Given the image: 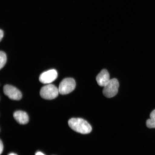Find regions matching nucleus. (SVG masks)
Listing matches in <instances>:
<instances>
[{"label":"nucleus","mask_w":155,"mask_h":155,"mask_svg":"<svg viewBox=\"0 0 155 155\" xmlns=\"http://www.w3.org/2000/svg\"><path fill=\"white\" fill-rule=\"evenodd\" d=\"M3 91L5 95L11 100H19L22 98V93L18 89L11 85H5L4 87Z\"/></svg>","instance_id":"obj_5"},{"label":"nucleus","mask_w":155,"mask_h":155,"mask_svg":"<svg viewBox=\"0 0 155 155\" xmlns=\"http://www.w3.org/2000/svg\"><path fill=\"white\" fill-rule=\"evenodd\" d=\"M96 80L100 86L104 87L110 80V75L106 69H103L97 75Z\"/></svg>","instance_id":"obj_7"},{"label":"nucleus","mask_w":155,"mask_h":155,"mask_svg":"<svg viewBox=\"0 0 155 155\" xmlns=\"http://www.w3.org/2000/svg\"><path fill=\"white\" fill-rule=\"evenodd\" d=\"M13 117L20 124H26L29 121V117L26 112L22 111H17L13 114Z\"/></svg>","instance_id":"obj_8"},{"label":"nucleus","mask_w":155,"mask_h":155,"mask_svg":"<svg viewBox=\"0 0 155 155\" xmlns=\"http://www.w3.org/2000/svg\"><path fill=\"white\" fill-rule=\"evenodd\" d=\"M35 155H45L43 153H42L40 152H36L35 154Z\"/></svg>","instance_id":"obj_13"},{"label":"nucleus","mask_w":155,"mask_h":155,"mask_svg":"<svg viewBox=\"0 0 155 155\" xmlns=\"http://www.w3.org/2000/svg\"><path fill=\"white\" fill-rule=\"evenodd\" d=\"M150 117V119L147 121V126L149 128H155V110L151 112Z\"/></svg>","instance_id":"obj_9"},{"label":"nucleus","mask_w":155,"mask_h":155,"mask_svg":"<svg viewBox=\"0 0 155 155\" xmlns=\"http://www.w3.org/2000/svg\"><path fill=\"white\" fill-rule=\"evenodd\" d=\"M76 86V83L72 78H66L64 79L60 83L59 88V93L62 95L69 94L73 91Z\"/></svg>","instance_id":"obj_4"},{"label":"nucleus","mask_w":155,"mask_h":155,"mask_svg":"<svg viewBox=\"0 0 155 155\" xmlns=\"http://www.w3.org/2000/svg\"><path fill=\"white\" fill-rule=\"evenodd\" d=\"M59 89L52 84H48L42 87L40 91V95L42 98L51 100L57 97L59 94Z\"/></svg>","instance_id":"obj_2"},{"label":"nucleus","mask_w":155,"mask_h":155,"mask_svg":"<svg viewBox=\"0 0 155 155\" xmlns=\"http://www.w3.org/2000/svg\"><path fill=\"white\" fill-rule=\"evenodd\" d=\"M119 86V82L117 79H110L109 82L104 87L103 93L107 97H113L117 94Z\"/></svg>","instance_id":"obj_3"},{"label":"nucleus","mask_w":155,"mask_h":155,"mask_svg":"<svg viewBox=\"0 0 155 155\" xmlns=\"http://www.w3.org/2000/svg\"><path fill=\"white\" fill-rule=\"evenodd\" d=\"M3 150V145L2 141L1 140L0 142V154H1Z\"/></svg>","instance_id":"obj_11"},{"label":"nucleus","mask_w":155,"mask_h":155,"mask_svg":"<svg viewBox=\"0 0 155 155\" xmlns=\"http://www.w3.org/2000/svg\"><path fill=\"white\" fill-rule=\"evenodd\" d=\"M57 77V71L55 69H51L42 73L39 79L43 84H50L55 81Z\"/></svg>","instance_id":"obj_6"},{"label":"nucleus","mask_w":155,"mask_h":155,"mask_svg":"<svg viewBox=\"0 0 155 155\" xmlns=\"http://www.w3.org/2000/svg\"><path fill=\"white\" fill-rule=\"evenodd\" d=\"M68 123L69 127L73 130L82 134H88L92 130L91 126L82 118H71L69 120Z\"/></svg>","instance_id":"obj_1"},{"label":"nucleus","mask_w":155,"mask_h":155,"mask_svg":"<svg viewBox=\"0 0 155 155\" xmlns=\"http://www.w3.org/2000/svg\"><path fill=\"white\" fill-rule=\"evenodd\" d=\"M7 62L6 54L4 52H0V69H1L5 66Z\"/></svg>","instance_id":"obj_10"},{"label":"nucleus","mask_w":155,"mask_h":155,"mask_svg":"<svg viewBox=\"0 0 155 155\" xmlns=\"http://www.w3.org/2000/svg\"><path fill=\"white\" fill-rule=\"evenodd\" d=\"M4 36L3 31L1 29L0 30V41H1Z\"/></svg>","instance_id":"obj_12"},{"label":"nucleus","mask_w":155,"mask_h":155,"mask_svg":"<svg viewBox=\"0 0 155 155\" xmlns=\"http://www.w3.org/2000/svg\"><path fill=\"white\" fill-rule=\"evenodd\" d=\"M8 155H17L16 154H15V153H10Z\"/></svg>","instance_id":"obj_14"}]
</instances>
